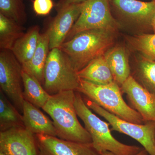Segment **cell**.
I'll use <instances>...</instances> for the list:
<instances>
[{
  "instance_id": "cell-11",
  "label": "cell",
  "mask_w": 155,
  "mask_h": 155,
  "mask_svg": "<svg viewBox=\"0 0 155 155\" xmlns=\"http://www.w3.org/2000/svg\"><path fill=\"white\" fill-rule=\"evenodd\" d=\"M0 151L6 155H39L35 134L25 127L0 131Z\"/></svg>"
},
{
  "instance_id": "cell-27",
  "label": "cell",
  "mask_w": 155,
  "mask_h": 155,
  "mask_svg": "<svg viewBox=\"0 0 155 155\" xmlns=\"http://www.w3.org/2000/svg\"><path fill=\"white\" fill-rule=\"evenodd\" d=\"M101 155H115L113 153L110 152H105L103 153L102 154H101ZM136 155H149V154L147 152L146 150L144 149V148L139 153H138Z\"/></svg>"
},
{
  "instance_id": "cell-25",
  "label": "cell",
  "mask_w": 155,
  "mask_h": 155,
  "mask_svg": "<svg viewBox=\"0 0 155 155\" xmlns=\"http://www.w3.org/2000/svg\"><path fill=\"white\" fill-rule=\"evenodd\" d=\"M54 7L52 0H34L33 8L37 15L45 16L49 14Z\"/></svg>"
},
{
  "instance_id": "cell-13",
  "label": "cell",
  "mask_w": 155,
  "mask_h": 155,
  "mask_svg": "<svg viewBox=\"0 0 155 155\" xmlns=\"http://www.w3.org/2000/svg\"><path fill=\"white\" fill-rule=\"evenodd\" d=\"M131 108L141 115L145 122H155V96L134 79L132 75L121 85Z\"/></svg>"
},
{
  "instance_id": "cell-28",
  "label": "cell",
  "mask_w": 155,
  "mask_h": 155,
  "mask_svg": "<svg viewBox=\"0 0 155 155\" xmlns=\"http://www.w3.org/2000/svg\"><path fill=\"white\" fill-rule=\"evenodd\" d=\"M151 28L153 33H155V13L152 19Z\"/></svg>"
},
{
  "instance_id": "cell-24",
  "label": "cell",
  "mask_w": 155,
  "mask_h": 155,
  "mask_svg": "<svg viewBox=\"0 0 155 155\" xmlns=\"http://www.w3.org/2000/svg\"><path fill=\"white\" fill-rule=\"evenodd\" d=\"M0 14L20 25L27 21V15L22 0H0Z\"/></svg>"
},
{
  "instance_id": "cell-6",
  "label": "cell",
  "mask_w": 155,
  "mask_h": 155,
  "mask_svg": "<svg viewBox=\"0 0 155 155\" xmlns=\"http://www.w3.org/2000/svg\"><path fill=\"white\" fill-rule=\"evenodd\" d=\"M80 78L68 56L60 48L51 50L45 67L44 88L50 95L65 91H76Z\"/></svg>"
},
{
  "instance_id": "cell-19",
  "label": "cell",
  "mask_w": 155,
  "mask_h": 155,
  "mask_svg": "<svg viewBox=\"0 0 155 155\" xmlns=\"http://www.w3.org/2000/svg\"><path fill=\"white\" fill-rule=\"evenodd\" d=\"M23 96L24 99L35 106L42 108L51 97L38 80L22 69Z\"/></svg>"
},
{
  "instance_id": "cell-20",
  "label": "cell",
  "mask_w": 155,
  "mask_h": 155,
  "mask_svg": "<svg viewBox=\"0 0 155 155\" xmlns=\"http://www.w3.org/2000/svg\"><path fill=\"white\" fill-rule=\"evenodd\" d=\"M136 58L133 77L155 96V61L140 55Z\"/></svg>"
},
{
  "instance_id": "cell-8",
  "label": "cell",
  "mask_w": 155,
  "mask_h": 155,
  "mask_svg": "<svg viewBox=\"0 0 155 155\" xmlns=\"http://www.w3.org/2000/svg\"><path fill=\"white\" fill-rule=\"evenodd\" d=\"M120 28L112 15L109 0H87L84 3L80 16L66 41L84 31L107 29L117 31Z\"/></svg>"
},
{
  "instance_id": "cell-4",
  "label": "cell",
  "mask_w": 155,
  "mask_h": 155,
  "mask_svg": "<svg viewBox=\"0 0 155 155\" xmlns=\"http://www.w3.org/2000/svg\"><path fill=\"white\" fill-rule=\"evenodd\" d=\"M76 91L121 119L136 124L145 123L141 115L125 102L121 87L115 81L106 85H99L80 78Z\"/></svg>"
},
{
  "instance_id": "cell-5",
  "label": "cell",
  "mask_w": 155,
  "mask_h": 155,
  "mask_svg": "<svg viewBox=\"0 0 155 155\" xmlns=\"http://www.w3.org/2000/svg\"><path fill=\"white\" fill-rule=\"evenodd\" d=\"M111 11L120 28L136 33H148L152 30L151 21L155 13V0H109Z\"/></svg>"
},
{
  "instance_id": "cell-7",
  "label": "cell",
  "mask_w": 155,
  "mask_h": 155,
  "mask_svg": "<svg viewBox=\"0 0 155 155\" xmlns=\"http://www.w3.org/2000/svg\"><path fill=\"white\" fill-rule=\"evenodd\" d=\"M86 100L85 104L90 109L107 121L111 130L128 136L139 143L149 155H155V122L142 124L128 122L109 113L90 100Z\"/></svg>"
},
{
  "instance_id": "cell-1",
  "label": "cell",
  "mask_w": 155,
  "mask_h": 155,
  "mask_svg": "<svg viewBox=\"0 0 155 155\" xmlns=\"http://www.w3.org/2000/svg\"><path fill=\"white\" fill-rule=\"evenodd\" d=\"M75 91H65L52 95L42 109L53 120L57 137L81 143H92L91 137L77 118Z\"/></svg>"
},
{
  "instance_id": "cell-15",
  "label": "cell",
  "mask_w": 155,
  "mask_h": 155,
  "mask_svg": "<svg viewBox=\"0 0 155 155\" xmlns=\"http://www.w3.org/2000/svg\"><path fill=\"white\" fill-rule=\"evenodd\" d=\"M114 81L120 87L130 75L128 53L122 45L113 46L104 54Z\"/></svg>"
},
{
  "instance_id": "cell-17",
  "label": "cell",
  "mask_w": 155,
  "mask_h": 155,
  "mask_svg": "<svg viewBox=\"0 0 155 155\" xmlns=\"http://www.w3.org/2000/svg\"><path fill=\"white\" fill-rule=\"evenodd\" d=\"M77 73L80 79L99 85H106L115 81L104 54L93 60Z\"/></svg>"
},
{
  "instance_id": "cell-21",
  "label": "cell",
  "mask_w": 155,
  "mask_h": 155,
  "mask_svg": "<svg viewBox=\"0 0 155 155\" xmlns=\"http://www.w3.org/2000/svg\"><path fill=\"white\" fill-rule=\"evenodd\" d=\"M25 127L22 116L2 90H0V130Z\"/></svg>"
},
{
  "instance_id": "cell-12",
  "label": "cell",
  "mask_w": 155,
  "mask_h": 155,
  "mask_svg": "<svg viewBox=\"0 0 155 155\" xmlns=\"http://www.w3.org/2000/svg\"><path fill=\"white\" fill-rule=\"evenodd\" d=\"M39 155H101L92 143H81L45 134H35Z\"/></svg>"
},
{
  "instance_id": "cell-2",
  "label": "cell",
  "mask_w": 155,
  "mask_h": 155,
  "mask_svg": "<svg viewBox=\"0 0 155 155\" xmlns=\"http://www.w3.org/2000/svg\"><path fill=\"white\" fill-rule=\"evenodd\" d=\"M117 31L107 29L84 31L64 42L60 48L78 72L114 46Z\"/></svg>"
},
{
  "instance_id": "cell-14",
  "label": "cell",
  "mask_w": 155,
  "mask_h": 155,
  "mask_svg": "<svg viewBox=\"0 0 155 155\" xmlns=\"http://www.w3.org/2000/svg\"><path fill=\"white\" fill-rule=\"evenodd\" d=\"M22 113L24 126L34 134L57 137V131L53 121L38 108L25 100Z\"/></svg>"
},
{
  "instance_id": "cell-29",
  "label": "cell",
  "mask_w": 155,
  "mask_h": 155,
  "mask_svg": "<svg viewBox=\"0 0 155 155\" xmlns=\"http://www.w3.org/2000/svg\"><path fill=\"white\" fill-rule=\"evenodd\" d=\"M0 155H6L5 153L2 152L0 151Z\"/></svg>"
},
{
  "instance_id": "cell-26",
  "label": "cell",
  "mask_w": 155,
  "mask_h": 155,
  "mask_svg": "<svg viewBox=\"0 0 155 155\" xmlns=\"http://www.w3.org/2000/svg\"><path fill=\"white\" fill-rule=\"evenodd\" d=\"M87 1V0H61L60 2L64 4H80Z\"/></svg>"
},
{
  "instance_id": "cell-10",
  "label": "cell",
  "mask_w": 155,
  "mask_h": 155,
  "mask_svg": "<svg viewBox=\"0 0 155 155\" xmlns=\"http://www.w3.org/2000/svg\"><path fill=\"white\" fill-rule=\"evenodd\" d=\"M84 3L71 4L58 3L57 5L58 14L47 30L49 38L50 50L60 48L66 41L70 31L80 16Z\"/></svg>"
},
{
  "instance_id": "cell-16",
  "label": "cell",
  "mask_w": 155,
  "mask_h": 155,
  "mask_svg": "<svg viewBox=\"0 0 155 155\" xmlns=\"http://www.w3.org/2000/svg\"><path fill=\"white\" fill-rule=\"evenodd\" d=\"M49 38L47 31L41 33L38 45L30 61L22 65V69L33 75L42 85L44 83V72L49 53Z\"/></svg>"
},
{
  "instance_id": "cell-23",
  "label": "cell",
  "mask_w": 155,
  "mask_h": 155,
  "mask_svg": "<svg viewBox=\"0 0 155 155\" xmlns=\"http://www.w3.org/2000/svg\"><path fill=\"white\" fill-rule=\"evenodd\" d=\"M131 50L143 57L155 61V33H144L125 36Z\"/></svg>"
},
{
  "instance_id": "cell-22",
  "label": "cell",
  "mask_w": 155,
  "mask_h": 155,
  "mask_svg": "<svg viewBox=\"0 0 155 155\" xmlns=\"http://www.w3.org/2000/svg\"><path fill=\"white\" fill-rule=\"evenodd\" d=\"M24 33L22 25L0 14L1 50L11 51L15 43Z\"/></svg>"
},
{
  "instance_id": "cell-18",
  "label": "cell",
  "mask_w": 155,
  "mask_h": 155,
  "mask_svg": "<svg viewBox=\"0 0 155 155\" xmlns=\"http://www.w3.org/2000/svg\"><path fill=\"white\" fill-rule=\"evenodd\" d=\"M41 33L38 25L30 27L15 43L11 51L21 65L30 61L35 52Z\"/></svg>"
},
{
  "instance_id": "cell-9",
  "label": "cell",
  "mask_w": 155,
  "mask_h": 155,
  "mask_svg": "<svg viewBox=\"0 0 155 155\" xmlns=\"http://www.w3.org/2000/svg\"><path fill=\"white\" fill-rule=\"evenodd\" d=\"M22 66L9 50L0 52L1 90L8 97L17 110L22 112L23 96Z\"/></svg>"
},
{
  "instance_id": "cell-3",
  "label": "cell",
  "mask_w": 155,
  "mask_h": 155,
  "mask_svg": "<svg viewBox=\"0 0 155 155\" xmlns=\"http://www.w3.org/2000/svg\"><path fill=\"white\" fill-rule=\"evenodd\" d=\"M74 105L78 116L91 137L94 147L101 155L110 152L115 155H136L143 148L120 142L111 133L109 123L103 121L88 107L81 94L75 91Z\"/></svg>"
},
{
  "instance_id": "cell-30",
  "label": "cell",
  "mask_w": 155,
  "mask_h": 155,
  "mask_svg": "<svg viewBox=\"0 0 155 155\" xmlns=\"http://www.w3.org/2000/svg\"></svg>"
}]
</instances>
